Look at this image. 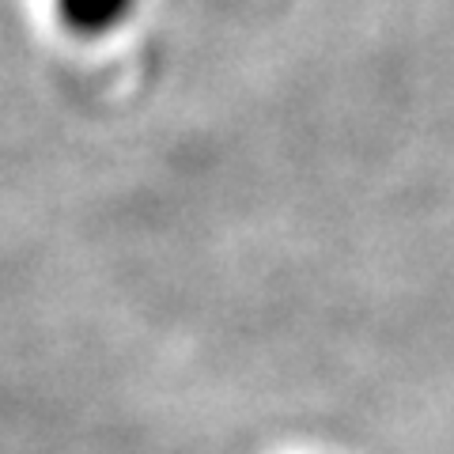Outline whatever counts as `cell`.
<instances>
[{
  "label": "cell",
  "instance_id": "cell-1",
  "mask_svg": "<svg viewBox=\"0 0 454 454\" xmlns=\"http://www.w3.org/2000/svg\"><path fill=\"white\" fill-rule=\"evenodd\" d=\"M57 20L80 38H106L137 16L140 0H53Z\"/></svg>",
  "mask_w": 454,
  "mask_h": 454
}]
</instances>
